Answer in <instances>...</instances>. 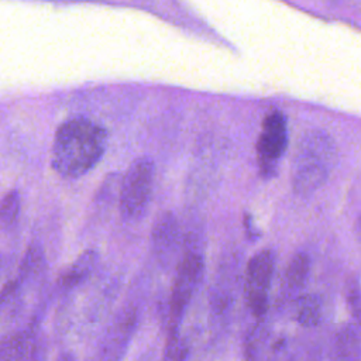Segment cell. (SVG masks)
<instances>
[{
    "label": "cell",
    "mask_w": 361,
    "mask_h": 361,
    "mask_svg": "<svg viewBox=\"0 0 361 361\" xmlns=\"http://www.w3.org/2000/svg\"><path fill=\"white\" fill-rule=\"evenodd\" d=\"M106 145L107 133L100 124L86 117L69 118L54 135L51 166L62 178H80L102 159Z\"/></svg>",
    "instance_id": "obj_1"
},
{
    "label": "cell",
    "mask_w": 361,
    "mask_h": 361,
    "mask_svg": "<svg viewBox=\"0 0 361 361\" xmlns=\"http://www.w3.org/2000/svg\"><path fill=\"white\" fill-rule=\"evenodd\" d=\"M336 162V144L331 135L314 128L306 131L296 144L292 161V188L300 196L320 189Z\"/></svg>",
    "instance_id": "obj_2"
},
{
    "label": "cell",
    "mask_w": 361,
    "mask_h": 361,
    "mask_svg": "<svg viewBox=\"0 0 361 361\" xmlns=\"http://www.w3.org/2000/svg\"><path fill=\"white\" fill-rule=\"evenodd\" d=\"M155 179L152 159H135L126 172L120 188V213L128 221L141 220L149 206Z\"/></svg>",
    "instance_id": "obj_3"
},
{
    "label": "cell",
    "mask_w": 361,
    "mask_h": 361,
    "mask_svg": "<svg viewBox=\"0 0 361 361\" xmlns=\"http://www.w3.org/2000/svg\"><path fill=\"white\" fill-rule=\"evenodd\" d=\"M203 258L196 251H188L179 259L169 300V336L179 334L185 310L203 278Z\"/></svg>",
    "instance_id": "obj_4"
},
{
    "label": "cell",
    "mask_w": 361,
    "mask_h": 361,
    "mask_svg": "<svg viewBox=\"0 0 361 361\" xmlns=\"http://www.w3.org/2000/svg\"><path fill=\"white\" fill-rule=\"evenodd\" d=\"M288 147V126L283 113L279 110L269 111L261 126L257 144L258 165L265 176L274 175L278 162Z\"/></svg>",
    "instance_id": "obj_5"
},
{
    "label": "cell",
    "mask_w": 361,
    "mask_h": 361,
    "mask_svg": "<svg viewBox=\"0 0 361 361\" xmlns=\"http://www.w3.org/2000/svg\"><path fill=\"white\" fill-rule=\"evenodd\" d=\"M274 265L275 257L271 250L257 252L247 265L244 293L247 303L255 316H262L267 312Z\"/></svg>",
    "instance_id": "obj_6"
},
{
    "label": "cell",
    "mask_w": 361,
    "mask_h": 361,
    "mask_svg": "<svg viewBox=\"0 0 361 361\" xmlns=\"http://www.w3.org/2000/svg\"><path fill=\"white\" fill-rule=\"evenodd\" d=\"M151 240L159 259L168 261L176 254L180 243V230L173 213L165 212L157 219L151 231Z\"/></svg>",
    "instance_id": "obj_7"
},
{
    "label": "cell",
    "mask_w": 361,
    "mask_h": 361,
    "mask_svg": "<svg viewBox=\"0 0 361 361\" xmlns=\"http://www.w3.org/2000/svg\"><path fill=\"white\" fill-rule=\"evenodd\" d=\"M135 326V312L127 310L123 316L118 317V320L111 326V330L107 334V338L104 341L103 347V357L104 358H117L121 357L118 351H124V347L127 345L131 330Z\"/></svg>",
    "instance_id": "obj_8"
},
{
    "label": "cell",
    "mask_w": 361,
    "mask_h": 361,
    "mask_svg": "<svg viewBox=\"0 0 361 361\" xmlns=\"http://www.w3.org/2000/svg\"><path fill=\"white\" fill-rule=\"evenodd\" d=\"M96 264H97V252L94 250L83 251L75 259V262L68 269H65V272L59 276L58 283L63 289L76 288L90 276V274L96 268Z\"/></svg>",
    "instance_id": "obj_9"
},
{
    "label": "cell",
    "mask_w": 361,
    "mask_h": 361,
    "mask_svg": "<svg viewBox=\"0 0 361 361\" xmlns=\"http://www.w3.org/2000/svg\"><path fill=\"white\" fill-rule=\"evenodd\" d=\"M37 344L31 334L16 333L0 343V360L35 358Z\"/></svg>",
    "instance_id": "obj_10"
},
{
    "label": "cell",
    "mask_w": 361,
    "mask_h": 361,
    "mask_svg": "<svg viewBox=\"0 0 361 361\" xmlns=\"http://www.w3.org/2000/svg\"><path fill=\"white\" fill-rule=\"evenodd\" d=\"M310 272V258L305 252H298L293 255V258L289 261L285 275H283V282L288 290L295 292L299 290L305 286L307 276Z\"/></svg>",
    "instance_id": "obj_11"
},
{
    "label": "cell",
    "mask_w": 361,
    "mask_h": 361,
    "mask_svg": "<svg viewBox=\"0 0 361 361\" xmlns=\"http://www.w3.org/2000/svg\"><path fill=\"white\" fill-rule=\"evenodd\" d=\"M360 348L361 334L355 327L350 326L338 333L336 341V355L338 358H357L360 357Z\"/></svg>",
    "instance_id": "obj_12"
},
{
    "label": "cell",
    "mask_w": 361,
    "mask_h": 361,
    "mask_svg": "<svg viewBox=\"0 0 361 361\" xmlns=\"http://www.w3.org/2000/svg\"><path fill=\"white\" fill-rule=\"evenodd\" d=\"M20 207H21V197L20 192L16 189H11L0 199V227L1 228H10L13 227L20 216Z\"/></svg>",
    "instance_id": "obj_13"
},
{
    "label": "cell",
    "mask_w": 361,
    "mask_h": 361,
    "mask_svg": "<svg viewBox=\"0 0 361 361\" xmlns=\"http://www.w3.org/2000/svg\"><path fill=\"white\" fill-rule=\"evenodd\" d=\"M322 317V305L316 296L303 298L296 309V320L300 326L312 327L319 323Z\"/></svg>",
    "instance_id": "obj_14"
},
{
    "label": "cell",
    "mask_w": 361,
    "mask_h": 361,
    "mask_svg": "<svg viewBox=\"0 0 361 361\" xmlns=\"http://www.w3.org/2000/svg\"><path fill=\"white\" fill-rule=\"evenodd\" d=\"M188 357V347L186 344L180 340L179 334L176 336H169L165 347V360H183Z\"/></svg>",
    "instance_id": "obj_15"
},
{
    "label": "cell",
    "mask_w": 361,
    "mask_h": 361,
    "mask_svg": "<svg viewBox=\"0 0 361 361\" xmlns=\"http://www.w3.org/2000/svg\"><path fill=\"white\" fill-rule=\"evenodd\" d=\"M348 307L357 324L361 326V289L357 286L348 292Z\"/></svg>",
    "instance_id": "obj_16"
},
{
    "label": "cell",
    "mask_w": 361,
    "mask_h": 361,
    "mask_svg": "<svg viewBox=\"0 0 361 361\" xmlns=\"http://www.w3.org/2000/svg\"><path fill=\"white\" fill-rule=\"evenodd\" d=\"M0 268H1V258H0Z\"/></svg>",
    "instance_id": "obj_17"
}]
</instances>
